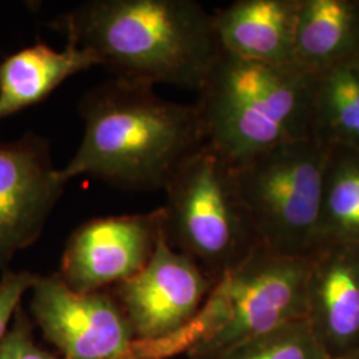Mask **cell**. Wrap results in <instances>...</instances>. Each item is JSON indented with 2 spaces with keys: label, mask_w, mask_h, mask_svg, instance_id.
Instances as JSON below:
<instances>
[{
  "label": "cell",
  "mask_w": 359,
  "mask_h": 359,
  "mask_svg": "<svg viewBox=\"0 0 359 359\" xmlns=\"http://www.w3.org/2000/svg\"><path fill=\"white\" fill-rule=\"evenodd\" d=\"M51 28L116 79L197 90L221 52L213 13L194 0H88Z\"/></svg>",
  "instance_id": "obj_1"
},
{
  "label": "cell",
  "mask_w": 359,
  "mask_h": 359,
  "mask_svg": "<svg viewBox=\"0 0 359 359\" xmlns=\"http://www.w3.org/2000/svg\"><path fill=\"white\" fill-rule=\"evenodd\" d=\"M79 115L83 139L60 168L67 184L86 176L126 191H163L176 168L205 142L194 104L116 77L81 96Z\"/></svg>",
  "instance_id": "obj_2"
},
{
  "label": "cell",
  "mask_w": 359,
  "mask_h": 359,
  "mask_svg": "<svg viewBox=\"0 0 359 359\" xmlns=\"http://www.w3.org/2000/svg\"><path fill=\"white\" fill-rule=\"evenodd\" d=\"M309 256L258 244L208 295L192 321L168 338L135 341L127 359H218L287 322L306 318Z\"/></svg>",
  "instance_id": "obj_3"
},
{
  "label": "cell",
  "mask_w": 359,
  "mask_h": 359,
  "mask_svg": "<svg viewBox=\"0 0 359 359\" xmlns=\"http://www.w3.org/2000/svg\"><path fill=\"white\" fill-rule=\"evenodd\" d=\"M314 75L219 52L194 102L204 142L240 164L311 137ZM313 139V137H311Z\"/></svg>",
  "instance_id": "obj_4"
},
{
  "label": "cell",
  "mask_w": 359,
  "mask_h": 359,
  "mask_svg": "<svg viewBox=\"0 0 359 359\" xmlns=\"http://www.w3.org/2000/svg\"><path fill=\"white\" fill-rule=\"evenodd\" d=\"M163 192L165 241L215 283L259 243L234 165L209 144L204 142L176 168Z\"/></svg>",
  "instance_id": "obj_5"
},
{
  "label": "cell",
  "mask_w": 359,
  "mask_h": 359,
  "mask_svg": "<svg viewBox=\"0 0 359 359\" xmlns=\"http://www.w3.org/2000/svg\"><path fill=\"white\" fill-rule=\"evenodd\" d=\"M326 145L309 137L233 164L258 241L287 256L306 257L320 245Z\"/></svg>",
  "instance_id": "obj_6"
},
{
  "label": "cell",
  "mask_w": 359,
  "mask_h": 359,
  "mask_svg": "<svg viewBox=\"0 0 359 359\" xmlns=\"http://www.w3.org/2000/svg\"><path fill=\"white\" fill-rule=\"evenodd\" d=\"M31 316L60 359L126 358L135 333L109 290L81 294L69 289L57 273L34 283Z\"/></svg>",
  "instance_id": "obj_7"
},
{
  "label": "cell",
  "mask_w": 359,
  "mask_h": 359,
  "mask_svg": "<svg viewBox=\"0 0 359 359\" xmlns=\"http://www.w3.org/2000/svg\"><path fill=\"white\" fill-rule=\"evenodd\" d=\"M189 257L175 250L163 236L136 276L108 289L123 309L137 342H154L192 321L215 286Z\"/></svg>",
  "instance_id": "obj_8"
},
{
  "label": "cell",
  "mask_w": 359,
  "mask_h": 359,
  "mask_svg": "<svg viewBox=\"0 0 359 359\" xmlns=\"http://www.w3.org/2000/svg\"><path fill=\"white\" fill-rule=\"evenodd\" d=\"M160 237V208L147 213L93 218L71 234L56 273L76 293L108 290L148 264Z\"/></svg>",
  "instance_id": "obj_9"
},
{
  "label": "cell",
  "mask_w": 359,
  "mask_h": 359,
  "mask_svg": "<svg viewBox=\"0 0 359 359\" xmlns=\"http://www.w3.org/2000/svg\"><path fill=\"white\" fill-rule=\"evenodd\" d=\"M65 185L46 137L0 142V269L38 241Z\"/></svg>",
  "instance_id": "obj_10"
},
{
  "label": "cell",
  "mask_w": 359,
  "mask_h": 359,
  "mask_svg": "<svg viewBox=\"0 0 359 359\" xmlns=\"http://www.w3.org/2000/svg\"><path fill=\"white\" fill-rule=\"evenodd\" d=\"M306 320L333 359L359 350V243L325 241L309 255Z\"/></svg>",
  "instance_id": "obj_11"
},
{
  "label": "cell",
  "mask_w": 359,
  "mask_h": 359,
  "mask_svg": "<svg viewBox=\"0 0 359 359\" xmlns=\"http://www.w3.org/2000/svg\"><path fill=\"white\" fill-rule=\"evenodd\" d=\"M299 0H237L213 13L221 50L261 65H294ZM297 67V65H295Z\"/></svg>",
  "instance_id": "obj_12"
},
{
  "label": "cell",
  "mask_w": 359,
  "mask_h": 359,
  "mask_svg": "<svg viewBox=\"0 0 359 359\" xmlns=\"http://www.w3.org/2000/svg\"><path fill=\"white\" fill-rule=\"evenodd\" d=\"M100 67L93 52L74 41L63 50L36 43L0 63V120L41 103L65 80Z\"/></svg>",
  "instance_id": "obj_13"
},
{
  "label": "cell",
  "mask_w": 359,
  "mask_h": 359,
  "mask_svg": "<svg viewBox=\"0 0 359 359\" xmlns=\"http://www.w3.org/2000/svg\"><path fill=\"white\" fill-rule=\"evenodd\" d=\"M359 59V0H299L294 65L311 75Z\"/></svg>",
  "instance_id": "obj_14"
},
{
  "label": "cell",
  "mask_w": 359,
  "mask_h": 359,
  "mask_svg": "<svg viewBox=\"0 0 359 359\" xmlns=\"http://www.w3.org/2000/svg\"><path fill=\"white\" fill-rule=\"evenodd\" d=\"M311 137L359 152V59L314 75Z\"/></svg>",
  "instance_id": "obj_15"
},
{
  "label": "cell",
  "mask_w": 359,
  "mask_h": 359,
  "mask_svg": "<svg viewBox=\"0 0 359 359\" xmlns=\"http://www.w3.org/2000/svg\"><path fill=\"white\" fill-rule=\"evenodd\" d=\"M321 244L359 243V152L330 148L322 191Z\"/></svg>",
  "instance_id": "obj_16"
},
{
  "label": "cell",
  "mask_w": 359,
  "mask_h": 359,
  "mask_svg": "<svg viewBox=\"0 0 359 359\" xmlns=\"http://www.w3.org/2000/svg\"><path fill=\"white\" fill-rule=\"evenodd\" d=\"M218 359H333L306 318L287 322L234 347Z\"/></svg>",
  "instance_id": "obj_17"
},
{
  "label": "cell",
  "mask_w": 359,
  "mask_h": 359,
  "mask_svg": "<svg viewBox=\"0 0 359 359\" xmlns=\"http://www.w3.org/2000/svg\"><path fill=\"white\" fill-rule=\"evenodd\" d=\"M0 359H60L36 345L32 321L22 305L16 310L11 327L0 347Z\"/></svg>",
  "instance_id": "obj_18"
},
{
  "label": "cell",
  "mask_w": 359,
  "mask_h": 359,
  "mask_svg": "<svg viewBox=\"0 0 359 359\" xmlns=\"http://www.w3.org/2000/svg\"><path fill=\"white\" fill-rule=\"evenodd\" d=\"M39 274L31 271L4 270L0 278V347L8 333L22 298L29 292Z\"/></svg>",
  "instance_id": "obj_19"
},
{
  "label": "cell",
  "mask_w": 359,
  "mask_h": 359,
  "mask_svg": "<svg viewBox=\"0 0 359 359\" xmlns=\"http://www.w3.org/2000/svg\"><path fill=\"white\" fill-rule=\"evenodd\" d=\"M342 359H359V350L357 353H354V354H351V355H348V357H345V358Z\"/></svg>",
  "instance_id": "obj_20"
},
{
  "label": "cell",
  "mask_w": 359,
  "mask_h": 359,
  "mask_svg": "<svg viewBox=\"0 0 359 359\" xmlns=\"http://www.w3.org/2000/svg\"><path fill=\"white\" fill-rule=\"evenodd\" d=\"M120 359H123V358H120Z\"/></svg>",
  "instance_id": "obj_21"
}]
</instances>
